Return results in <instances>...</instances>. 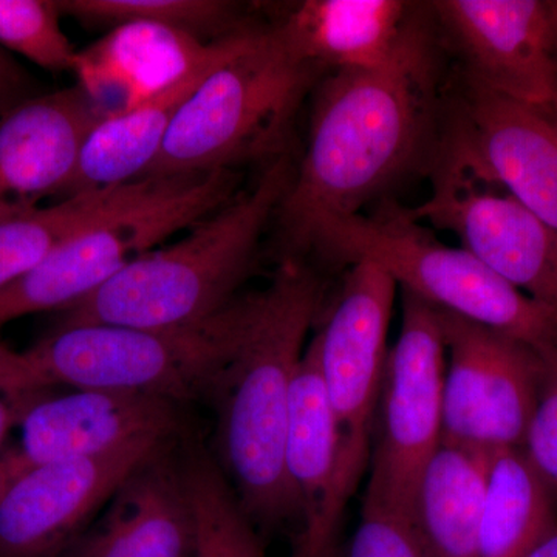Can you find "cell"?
<instances>
[{"label":"cell","instance_id":"17","mask_svg":"<svg viewBox=\"0 0 557 557\" xmlns=\"http://www.w3.org/2000/svg\"><path fill=\"white\" fill-rule=\"evenodd\" d=\"M100 120L79 84L36 95L0 116V208L64 197Z\"/></svg>","mask_w":557,"mask_h":557},{"label":"cell","instance_id":"26","mask_svg":"<svg viewBox=\"0 0 557 557\" xmlns=\"http://www.w3.org/2000/svg\"><path fill=\"white\" fill-rule=\"evenodd\" d=\"M60 10L87 27L163 25L201 40L207 35L226 38L248 25L240 21L236 3L220 0H62Z\"/></svg>","mask_w":557,"mask_h":557},{"label":"cell","instance_id":"10","mask_svg":"<svg viewBox=\"0 0 557 557\" xmlns=\"http://www.w3.org/2000/svg\"><path fill=\"white\" fill-rule=\"evenodd\" d=\"M348 271L318 330L322 380L339 431V485L350 498L370 460L397 282L369 262Z\"/></svg>","mask_w":557,"mask_h":557},{"label":"cell","instance_id":"24","mask_svg":"<svg viewBox=\"0 0 557 557\" xmlns=\"http://www.w3.org/2000/svg\"><path fill=\"white\" fill-rule=\"evenodd\" d=\"M116 189L79 194L50 207L0 208V292L30 273L58 245L97 218Z\"/></svg>","mask_w":557,"mask_h":557},{"label":"cell","instance_id":"28","mask_svg":"<svg viewBox=\"0 0 557 557\" xmlns=\"http://www.w3.org/2000/svg\"><path fill=\"white\" fill-rule=\"evenodd\" d=\"M544 355L545 372L522 453L557 504V350Z\"/></svg>","mask_w":557,"mask_h":557},{"label":"cell","instance_id":"14","mask_svg":"<svg viewBox=\"0 0 557 557\" xmlns=\"http://www.w3.org/2000/svg\"><path fill=\"white\" fill-rule=\"evenodd\" d=\"M174 440L141 438L101 456L25 471L0 491V557L64 556L124 479Z\"/></svg>","mask_w":557,"mask_h":557},{"label":"cell","instance_id":"25","mask_svg":"<svg viewBox=\"0 0 557 557\" xmlns=\"http://www.w3.org/2000/svg\"><path fill=\"white\" fill-rule=\"evenodd\" d=\"M182 460L196 518V557H265L258 528L245 515L214 456L183 440Z\"/></svg>","mask_w":557,"mask_h":557},{"label":"cell","instance_id":"2","mask_svg":"<svg viewBox=\"0 0 557 557\" xmlns=\"http://www.w3.org/2000/svg\"><path fill=\"white\" fill-rule=\"evenodd\" d=\"M322 285L302 259L287 256L270 284L247 295L244 324L209 405L214 456L252 525H298V500L285 468L289 399Z\"/></svg>","mask_w":557,"mask_h":557},{"label":"cell","instance_id":"8","mask_svg":"<svg viewBox=\"0 0 557 557\" xmlns=\"http://www.w3.org/2000/svg\"><path fill=\"white\" fill-rule=\"evenodd\" d=\"M401 293V327L388 350L362 507L410 519L418 482L442 445L446 354L437 309Z\"/></svg>","mask_w":557,"mask_h":557},{"label":"cell","instance_id":"1","mask_svg":"<svg viewBox=\"0 0 557 557\" xmlns=\"http://www.w3.org/2000/svg\"><path fill=\"white\" fill-rule=\"evenodd\" d=\"M435 75L431 39L418 24L387 64L322 79L306 152L276 212L292 256L319 220L358 214L413 166L434 123Z\"/></svg>","mask_w":557,"mask_h":557},{"label":"cell","instance_id":"21","mask_svg":"<svg viewBox=\"0 0 557 557\" xmlns=\"http://www.w3.org/2000/svg\"><path fill=\"white\" fill-rule=\"evenodd\" d=\"M249 25V24H248ZM247 25V27H248ZM245 28V27H244ZM226 36L214 57L138 104L104 116L90 132L75 177L62 199L120 188L145 177L157 160L175 115L215 65L233 50L240 32Z\"/></svg>","mask_w":557,"mask_h":557},{"label":"cell","instance_id":"32","mask_svg":"<svg viewBox=\"0 0 557 557\" xmlns=\"http://www.w3.org/2000/svg\"><path fill=\"white\" fill-rule=\"evenodd\" d=\"M525 557H557V525Z\"/></svg>","mask_w":557,"mask_h":557},{"label":"cell","instance_id":"13","mask_svg":"<svg viewBox=\"0 0 557 557\" xmlns=\"http://www.w3.org/2000/svg\"><path fill=\"white\" fill-rule=\"evenodd\" d=\"M431 11L468 79L527 108H556L557 2L438 0Z\"/></svg>","mask_w":557,"mask_h":557},{"label":"cell","instance_id":"20","mask_svg":"<svg viewBox=\"0 0 557 557\" xmlns=\"http://www.w3.org/2000/svg\"><path fill=\"white\" fill-rule=\"evenodd\" d=\"M223 39L205 44L163 25H123L78 51L75 75L104 119L199 67L218 53Z\"/></svg>","mask_w":557,"mask_h":557},{"label":"cell","instance_id":"9","mask_svg":"<svg viewBox=\"0 0 557 557\" xmlns=\"http://www.w3.org/2000/svg\"><path fill=\"white\" fill-rule=\"evenodd\" d=\"M437 314L446 354L442 443L491 454L522 448L544 355L507 333L446 310Z\"/></svg>","mask_w":557,"mask_h":557},{"label":"cell","instance_id":"33","mask_svg":"<svg viewBox=\"0 0 557 557\" xmlns=\"http://www.w3.org/2000/svg\"><path fill=\"white\" fill-rule=\"evenodd\" d=\"M547 113V115L549 116V119H552L553 121H555V124L557 126V106L555 109L553 110H549V112H545Z\"/></svg>","mask_w":557,"mask_h":557},{"label":"cell","instance_id":"7","mask_svg":"<svg viewBox=\"0 0 557 557\" xmlns=\"http://www.w3.org/2000/svg\"><path fill=\"white\" fill-rule=\"evenodd\" d=\"M236 185V172L218 171L120 186L97 218L0 292V327L75 306L134 260L223 207Z\"/></svg>","mask_w":557,"mask_h":557},{"label":"cell","instance_id":"5","mask_svg":"<svg viewBox=\"0 0 557 557\" xmlns=\"http://www.w3.org/2000/svg\"><path fill=\"white\" fill-rule=\"evenodd\" d=\"M319 76L289 53L270 25L249 24L183 102L143 178L234 171L248 161L287 156L293 121Z\"/></svg>","mask_w":557,"mask_h":557},{"label":"cell","instance_id":"23","mask_svg":"<svg viewBox=\"0 0 557 557\" xmlns=\"http://www.w3.org/2000/svg\"><path fill=\"white\" fill-rule=\"evenodd\" d=\"M557 525V504L522 449L491 457L479 557H525Z\"/></svg>","mask_w":557,"mask_h":557},{"label":"cell","instance_id":"12","mask_svg":"<svg viewBox=\"0 0 557 557\" xmlns=\"http://www.w3.org/2000/svg\"><path fill=\"white\" fill-rule=\"evenodd\" d=\"M408 211L456 234L487 269L557 313V234L515 197L486 189L442 153L431 196Z\"/></svg>","mask_w":557,"mask_h":557},{"label":"cell","instance_id":"6","mask_svg":"<svg viewBox=\"0 0 557 557\" xmlns=\"http://www.w3.org/2000/svg\"><path fill=\"white\" fill-rule=\"evenodd\" d=\"M351 265L369 262L406 292L440 310L515 336L541 354L557 350V313L498 276L465 248L435 239L409 214L386 203L372 215H332L311 226L298 252Z\"/></svg>","mask_w":557,"mask_h":557},{"label":"cell","instance_id":"19","mask_svg":"<svg viewBox=\"0 0 557 557\" xmlns=\"http://www.w3.org/2000/svg\"><path fill=\"white\" fill-rule=\"evenodd\" d=\"M401 0H304L270 25L289 53L318 72L387 64L418 22Z\"/></svg>","mask_w":557,"mask_h":557},{"label":"cell","instance_id":"3","mask_svg":"<svg viewBox=\"0 0 557 557\" xmlns=\"http://www.w3.org/2000/svg\"><path fill=\"white\" fill-rule=\"evenodd\" d=\"M288 156L256 185L190 226L182 239L134 260L97 292L61 311L57 325L112 324L172 330L218 317L237 298L293 177Z\"/></svg>","mask_w":557,"mask_h":557},{"label":"cell","instance_id":"30","mask_svg":"<svg viewBox=\"0 0 557 557\" xmlns=\"http://www.w3.org/2000/svg\"><path fill=\"white\" fill-rule=\"evenodd\" d=\"M36 84L20 62L0 47V116L36 97Z\"/></svg>","mask_w":557,"mask_h":557},{"label":"cell","instance_id":"4","mask_svg":"<svg viewBox=\"0 0 557 557\" xmlns=\"http://www.w3.org/2000/svg\"><path fill=\"white\" fill-rule=\"evenodd\" d=\"M247 295L186 329L57 325L25 350L0 346V395L54 387L134 392L180 403L211 401L244 324Z\"/></svg>","mask_w":557,"mask_h":557},{"label":"cell","instance_id":"31","mask_svg":"<svg viewBox=\"0 0 557 557\" xmlns=\"http://www.w3.org/2000/svg\"><path fill=\"white\" fill-rule=\"evenodd\" d=\"M14 424V409L11 406L10 399L0 395V456H2V450L5 448L7 438H9V434L11 429H13Z\"/></svg>","mask_w":557,"mask_h":557},{"label":"cell","instance_id":"15","mask_svg":"<svg viewBox=\"0 0 557 557\" xmlns=\"http://www.w3.org/2000/svg\"><path fill=\"white\" fill-rule=\"evenodd\" d=\"M443 153L500 185L557 234V126L467 78Z\"/></svg>","mask_w":557,"mask_h":557},{"label":"cell","instance_id":"27","mask_svg":"<svg viewBox=\"0 0 557 557\" xmlns=\"http://www.w3.org/2000/svg\"><path fill=\"white\" fill-rule=\"evenodd\" d=\"M60 2L0 0V47L49 72L75 73L78 50L61 28Z\"/></svg>","mask_w":557,"mask_h":557},{"label":"cell","instance_id":"22","mask_svg":"<svg viewBox=\"0 0 557 557\" xmlns=\"http://www.w3.org/2000/svg\"><path fill=\"white\" fill-rule=\"evenodd\" d=\"M491 457L442 443L418 482L412 520L431 557H479Z\"/></svg>","mask_w":557,"mask_h":557},{"label":"cell","instance_id":"29","mask_svg":"<svg viewBox=\"0 0 557 557\" xmlns=\"http://www.w3.org/2000/svg\"><path fill=\"white\" fill-rule=\"evenodd\" d=\"M346 557H431L412 520L362 507L361 520L350 539Z\"/></svg>","mask_w":557,"mask_h":557},{"label":"cell","instance_id":"11","mask_svg":"<svg viewBox=\"0 0 557 557\" xmlns=\"http://www.w3.org/2000/svg\"><path fill=\"white\" fill-rule=\"evenodd\" d=\"M7 398L17 442L0 456V491L42 465L101 456L141 438L185 435L183 405L157 395L70 388Z\"/></svg>","mask_w":557,"mask_h":557},{"label":"cell","instance_id":"16","mask_svg":"<svg viewBox=\"0 0 557 557\" xmlns=\"http://www.w3.org/2000/svg\"><path fill=\"white\" fill-rule=\"evenodd\" d=\"M183 440L145 458L62 557H196Z\"/></svg>","mask_w":557,"mask_h":557},{"label":"cell","instance_id":"18","mask_svg":"<svg viewBox=\"0 0 557 557\" xmlns=\"http://www.w3.org/2000/svg\"><path fill=\"white\" fill-rule=\"evenodd\" d=\"M285 468L300 512L295 557H324L335 549L347 498L339 485V431L322 380L317 335L293 383Z\"/></svg>","mask_w":557,"mask_h":557}]
</instances>
